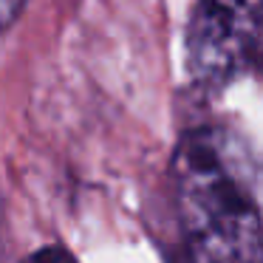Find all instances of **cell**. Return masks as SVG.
I'll return each instance as SVG.
<instances>
[{
	"instance_id": "3957f363",
	"label": "cell",
	"mask_w": 263,
	"mask_h": 263,
	"mask_svg": "<svg viewBox=\"0 0 263 263\" xmlns=\"http://www.w3.org/2000/svg\"><path fill=\"white\" fill-rule=\"evenodd\" d=\"M29 263H74V257H71L68 252L57 249V246H48V249L37 252V255L31 257Z\"/></svg>"
},
{
	"instance_id": "7a4b0ae2",
	"label": "cell",
	"mask_w": 263,
	"mask_h": 263,
	"mask_svg": "<svg viewBox=\"0 0 263 263\" xmlns=\"http://www.w3.org/2000/svg\"><path fill=\"white\" fill-rule=\"evenodd\" d=\"M263 0H195L187 26V68L201 88H227L255 65Z\"/></svg>"
},
{
	"instance_id": "5b68a950",
	"label": "cell",
	"mask_w": 263,
	"mask_h": 263,
	"mask_svg": "<svg viewBox=\"0 0 263 263\" xmlns=\"http://www.w3.org/2000/svg\"><path fill=\"white\" fill-rule=\"evenodd\" d=\"M255 65H263V26H260V34H257V48H255Z\"/></svg>"
},
{
	"instance_id": "6da1fadb",
	"label": "cell",
	"mask_w": 263,
	"mask_h": 263,
	"mask_svg": "<svg viewBox=\"0 0 263 263\" xmlns=\"http://www.w3.org/2000/svg\"><path fill=\"white\" fill-rule=\"evenodd\" d=\"M187 263H263V215L223 130L198 127L173 156Z\"/></svg>"
},
{
	"instance_id": "277c9868",
	"label": "cell",
	"mask_w": 263,
	"mask_h": 263,
	"mask_svg": "<svg viewBox=\"0 0 263 263\" xmlns=\"http://www.w3.org/2000/svg\"><path fill=\"white\" fill-rule=\"evenodd\" d=\"M26 0H0V29H6L14 17L20 14Z\"/></svg>"
}]
</instances>
